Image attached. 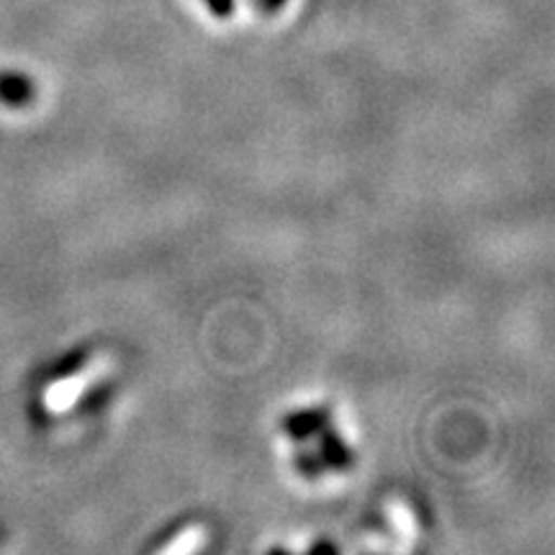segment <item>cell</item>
Masks as SVG:
<instances>
[]
</instances>
